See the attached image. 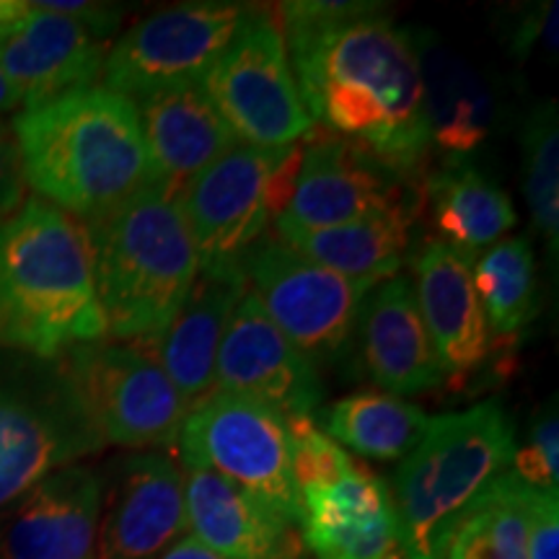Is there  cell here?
I'll return each mask as SVG.
<instances>
[{
	"instance_id": "6da1fadb",
	"label": "cell",
	"mask_w": 559,
	"mask_h": 559,
	"mask_svg": "<svg viewBox=\"0 0 559 559\" xmlns=\"http://www.w3.org/2000/svg\"><path fill=\"white\" fill-rule=\"evenodd\" d=\"M283 39L313 124L345 138L396 177L423 169L432 145L430 91L409 34L381 3L280 5Z\"/></svg>"
},
{
	"instance_id": "7a4b0ae2",
	"label": "cell",
	"mask_w": 559,
	"mask_h": 559,
	"mask_svg": "<svg viewBox=\"0 0 559 559\" xmlns=\"http://www.w3.org/2000/svg\"><path fill=\"white\" fill-rule=\"evenodd\" d=\"M11 132L24 185L81 223L158 181L135 104L102 86L21 109Z\"/></svg>"
},
{
	"instance_id": "3957f363",
	"label": "cell",
	"mask_w": 559,
	"mask_h": 559,
	"mask_svg": "<svg viewBox=\"0 0 559 559\" xmlns=\"http://www.w3.org/2000/svg\"><path fill=\"white\" fill-rule=\"evenodd\" d=\"M104 337L86 228L50 202L24 198L0 221V347L58 360Z\"/></svg>"
},
{
	"instance_id": "277c9868",
	"label": "cell",
	"mask_w": 559,
	"mask_h": 559,
	"mask_svg": "<svg viewBox=\"0 0 559 559\" xmlns=\"http://www.w3.org/2000/svg\"><path fill=\"white\" fill-rule=\"evenodd\" d=\"M83 228L107 337L145 342L164 332L200 272L177 192L156 181Z\"/></svg>"
},
{
	"instance_id": "5b68a950",
	"label": "cell",
	"mask_w": 559,
	"mask_h": 559,
	"mask_svg": "<svg viewBox=\"0 0 559 559\" xmlns=\"http://www.w3.org/2000/svg\"><path fill=\"white\" fill-rule=\"evenodd\" d=\"M513 425L500 402L430 417L389 489L407 559H443L453 523L513 464Z\"/></svg>"
},
{
	"instance_id": "8992f818",
	"label": "cell",
	"mask_w": 559,
	"mask_h": 559,
	"mask_svg": "<svg viewBox=\"0 0 559 559\" xmlns=\"http://www.w3.org/2000/svg\"><path fill=\"white\" fill-rule=\"evenodd\" d=\"M102 445L60 360L0 347V510Z\"/></svg>"
},
{
	"instance_id": "52a82bcc",
	"label": "cell",
	"mask_w": 559,
	"mask_h": 559,
	"mask_svg": "<svg viewBox=\"0 0 559 559\" xmlns=\"http://www.w3.org/2000/svg\"><path fill=\"white\" fill-rule=\"evenodd\" d=\"M58 360L102 443H177L187 407L145 342H83Z\"/></svg>"
},
{
	"instance_id": "ba28073f",
	"label": "cell",
	"mask_w": 559,
	"mask_h": 559,
	"mask_svg": "<svg viewBox=\"0 0 559 559\" xmlns=\"http://www.w3.org/2000/svg\"><path fill=\"white\" fill-rule=\"evenodd\" d=\"M177 440L187 469L221 474L293 526H300L304 502L293 477L288 425L275 409L247 396L215 391L187 412Z\"/></svg>"
},
{
	"instance_id": "9c48e42d",
	"label": "cell",
	"mask_w": 559,
	"mask_h": 559,
	"mask_svg": "<svg viewBox=\"0 0 559 559\" xmlns=\"http://www.w3.org/2000/svg\"><path fill=\"white\" fill-rule=\"evenodd\" d=\"M200 88L241 145L285 148L313 130L283 32L267 11L243 26L202 75Z\"/></svg>"
},
{
	"instance_id": "30bf717a",
	"label": "cell",
	"mask_w": 559,
	"mask_h": 559,
	"mask_svg": "<svg viewBox=\"0 0 559 559\" xmlns=\"http://www.w3.org/2000/svg\"><path fill=\"white\" fill-rule=\"evenodd\" d=\"M260 13L243 3H179L130 26L107 50L102 88L135 102L153 91L200 83Z\"/></svg>"
},
{
	"instance_id": "8fae6325",
	"label": "cell",
	"mask_w": 559,
	"mask_h": 559,
	"mask_svg": "<svg viewBox=\"0 0 559 559\" xmlns=\"http://www.w3.org/2000/svg\"><path fill=\"white\" fill-rule=\"evenodd\" d=\"M288 151L290 145H236L179 187L177 207L202 272H241L251 249L267 236L275 213V179Z\"/></svg>"
},
{
	"instance_id": "7c38bea8",
	"label": "cell",
	"mask_w": 559,
	"mask_h": 559,
	"mask_svg": "<svg viewBox=\"0 0 559 559\" xmlns=\"http://www.w3.org/2000/svg\"><path fill=\"white\" fill-rule=\"evenodd\" d=\"M241 272L267 319L313 366L345 353L370 288L270 236L251 249Z\"/></svg>"
},
{
	"instance_id": "4fadbf2b",
	"label": "cell",
	"mask_w": 559,
	"mask_h": 559,
	"mask_svg": "<svg viewBox=\"0 0 559 559\" xmlns=\"http://www.w3.org/2000/svg\"><path fill=\"white\" fill-rule=\"evenodd\" d=\"M412 198L402 177L332 132H309L288 202L272 221L275 236L324 230L381 213Z\"/></svg>"
},
{
	"instance_id": "5bb4252c",
	"label": "cell",
	"mask_w": 559,
	"mask_h": 559,
	"mask_svg": "<svg viewBox=\"0 0 559 559\" xmlns=\"http://www.w3.org/2000/svg\"><path fill=\"white\" fill-rule=\"evenodd\" d=\"M107 41L39 0H0V73L21 109L94 88Z\"/></svg>"
},
{
	"instance_id": "9a60e30c",
	"label": "cell",
	"mask_w": 559,
	"mask_h": 559,
	"mask_svg": "<svg viewBox=\"0 0 559 559\" xmlns=\"http://www.w3.org/2000/svg\"><path fill=\"white\" fill-rule=\"evenodd\" d=\"M215 391L260 402L283 419L313 417L324 394L317 366L272 324L249 290L223 334Z\"/></svg>"
},
{
	"instance_id": "2e32d148",
	"label": "cell",
	"mask_w": 559,
	"mask_h": 559,
	"mask_svg": "<svg viewBox=\"0 0 559 559\" xmlns=\"http://www.w3.org/2000/svg\"><path fill=\"white\" fill-rule=\"evenodd\" d=\"M104 485L88 466L55 469L0 510V559H99Z\"/></svg>"
},
{
	"instance_id": "e0dca14e",
	"label": "cell",
	"mask_w": 559,
	"mask_h": 559,
	"mask_svg": "<svg viewBox=\"0 0 559 559\" xmlns=\"http://www.w3.org/2000/svg\"><path fill=\"white\" fill-rule=\"evenodd\" d=\"M187 534L185 472L164 453L124 459L102 495L99 559H156Z\"/></svg>"
},
{
	"instance_id": "ac0fdd59",
	"label": "cell",
	"mask_w": 559,
	"mask_h": 559,
	"mask_svg": "<svg viewBox=\"0 0 559 559\" xmlns=\"http://www.w3.org/2000/svg\"><path fill=\"white\" fill-rule=\"evenodd\" d=\"M300 539L317 559H407L389 487L366 466L300 489Z\"/></svg>"
},
{
	"instance_id": "d6986e66",
	"label": "cell",
	"mask_w": 559,
	"mask_h": 559,
	"mask_svg": "<svg viewBox=\"0 0 559 559\" xmlns=\"http://www.w3.org/2000/svg\"><path fill=\"white\" fill-rule=\"evenodd\" d=\"M355 330L366 370L386 394L415 396L445 381L412 280L389 277L370 288Z\"/></svg>"
},
{
	"instance_id": "ffe728a7",
	"label": "cell",
	"mask_w": 559,
	"mask_h": 559,
	"mask_svg": "<svg viewBox=\"0 0 559 559\" xmlns=\"http://www.w3.org/2000/svg\"><path fill=\"white\" fill-rule=\"evenodd\" d=\"M415 298L443 376H469L487 360L492 332L474 288L472 262L440 241L415 257Z\"/></svg>"
},
{
	"instance_id": "44dd1931",
	"label": "cell",
	"mask_w": 559,
	"mask_h": 559,
	"mask_svg": "<svg viewBox=\"0 0 559 559\" xmlns=\"http://www.w3.org/2000/svg\"><path fill=\"white\" fill-rule=\"evenodd\" d=\"M243 293V272H198L190 296L164 332L145 345L179 391L187 412L215 394V360L228 319Z\"/></svg>"
},
{
	"instance_id": "7402d4cb",
	"label": "cell",
	"mask_w": 559,
	"mask_h": 559,
	"mask_svg": "<svg viewBox=\"0 0 559 559\" xmlns=\"http://www.w3.org/2000/svg\"><path fill=\"white\" fill-rule=\"evenodd\" d=\"M187 531L226 559H300L298 526L221 474L187 469Z\"/></svg>"
},
{
	"instance_id": "603a6c76",
	"label": "cell",
	"mask_w": 559,
	"mask_h": 559,
	"mask_svg": "<svg viewBox=\"0 0 559 559\" xmlns=\"http://www.w3.org/2000/svg\"><path fill=\"white\" fill-rule=\"evenodd\" d=\"M132 104L156 179L174 192L241 145L200 83L153 91Z\"/></svg>"
},
{
	"instance_id": "cb8c5ba5",
	"label": "cell",
	"mask_w": 559,
	"mask_h": 559,
	"mask_svg": "<svg viewBox=\"0 0 559 559\" xmlns=\"http://www.w3.org/2000/svg\"><path fill=\"white\" fill-rule=\"evenodd\" d=\"M415 215V202H402V205L366 215L345 226L288 234L280 236V241L321 267L366 288H376L383 280L396 277V272L402 270Z\"/></svg>"
},
{
	"instance_id": "d4e9b609",
	"label": "cell",
	"mask_w": 559,
	"mask_h": 559,
	"mask_svg": "<svg viewBox=\"0 0 559 559\" xmlns=\"http://www.w3.org/2000/svg\"><path fill=\"white\" fill-rule=\"evenodd\" d=\"M425 192L440 243L472 264L515 226V207L498 181L461 158L432 174Z\"/></svg>"
},
{
	"instance_id": "484cf974",
	"label": "cell",
	"mask_w": 559,
	"mask_h": 559,
	"mask_svg": "<svg viewBox=\"0 0 559 559\" xmlns=\"http://www.w3.org/2000/svg\"><path fill=\"white\" fill-rule=\"evenodd\" d=\"M430 417L417 404L386 391H358L324 412V428L334 443L379 461L404 459L428 430Z\"/></svg>"
},
{
	"instance_id": "4316f807",
	"label": "cell",
	"mask_w": 559,
	"mask_h": 559,
	"mask_svg": "<svg viewBox=\"0 0 559 559\" xmlns=\"http://www.w3.org/2000/svg\"><path fill=\"white\" fill-rule=\"evenodd\" d=\"M531 487L500 474L453 523L443 559H526Z\"/></svg>"
},
{
	"instance_id": "83f0119b",
	"label": "cell",
	"mask_w": 559,
	"mask_h": 559,
	"mask_svg": "<svg viewBox=\"0 0 559 559\" xmlns=\"http://www.w3.org/2000/svg\"><path fill=\"white\" fill-rule=\"evenodd\" d=\"M489 332L510 337L536 313V270L526 239H502L472 267Z\"/></svg>"
},
{
	"instance_id": "f1b7e54d",
	"label": "cell",
	"mask_w": 559,
	"mask_h": 559,
	"mask_svg": "<svg viewBox=\"0 0 559 559\" xmlns=\"http://www.w3.org/2000/svg\"><path fill=\"white\" fill-rule=\"evenodd\" d=\"M523 190L534 226L547 241L551 260L559 247V128L557 104L544 102L523 130Z\"/></svg>"
},
{
	"instance_id": "f546056e",
	"label": "cell",
	"mask_w": 559,
	"mask_h": 559,
	"mask_svg": "<svg viewBox=\"0 0 559 559\" xmlns=\"http://www.w3.org/2000/svg\"><path fill=\"white\" fill-rule=\"evenodd\" d=\"M290 438V464L298 489L332 485L355 469V461L342 445L321 432L313 417L285 419Z\"/></svg>"
},
{
	"instance_id": "4dcf8cb0",
	"label": "cell",
	"mask_w": 559,
	"mask_h": 559,
	"mask_svg": "<svg viewBox=\"0 0 559 559\" xmlns=\"http://www.w3.org/2000/svg\"><path fill=\"white\" fill-rule=\"evenodd\" d=\"M513 474L536 492L559 495V419L557 402H547L531 428L528 443L513 453Z\"/></svg>"
},
{
	"instance_id": "1f68e13d",
	"label": "cell",
	"mask_w": 559,
	"mask_h": 559,
	"mask_svg": "<svg viewBox=\"0 0 559 559\" xmlns=\"http://www.w3.org/2000/svg\"><path fill=\"white\" fill-rule=\"evenodd\" d=\"M526 559H559L557 495L536 492V489H531Z\"/></svg>"
},
{
	"instance_id": "d6a6232c",
	"label": "cell",
	"mask_w": 559,
	"mask_h": 559,
	"mask_svg": "<svg viewBox=\"0 0 559 559\" xmlns=\"http://www.w3.org/2000/svg\"><path fill=\"white\" fill-rule=\"evenodd\" d=\"M24 174H21V160L13 140L11 124L0 120V221L11 215L21 202H24Z\"/></svg>"
},
{
	"instance_id": "836d02e7",
	"label": "cell",
	"mask_w": 559,
	"mask_h": 559,
	"mask_svg": "<svg viewBox=\"0 0 559 559\" xmlns=\"http://www.w3.org/2000/svg\"><path fill=\"white\" fill-rule=\"evenodd\" d=\"M47 11L79 21L94 37L107 39L122 21V9L109 3H86V0H39Z\"/></svg>"
},
{
	"instance_id": "e575fe53",
	"label": "cell",
	"mask_w": 559,
	"mask_h": 559,
	"mask_svg": "<svg viewBox=\"0 0 559 559\" xmlns=\"http://www.w3.org/2000/svg\"><path fill=\"white\" fill-rule=\"evenodd\" d=\"M156 559H226V557H221L218 551L207 549L205 544L194 539V536H185V539L171 544V547Z\"/></svg>"
},
{
	"instance_id": "d590c367",
	"label": "cell",
	"mask_w": 559,
	"mask_h": 559,
	"mask_svg": "<svg viewBox=\"0 0 559 559\" xmlns=\"http://www.w3.org/2000/svg\"><path fill=\"white\" fill-rule=\"evenodd\" d=\"M16 109H21L19 96L13 94L9 81H5L3 73H0V120H3L5 115H11V111H16Z\"/></svg>"
}]
</instances>
